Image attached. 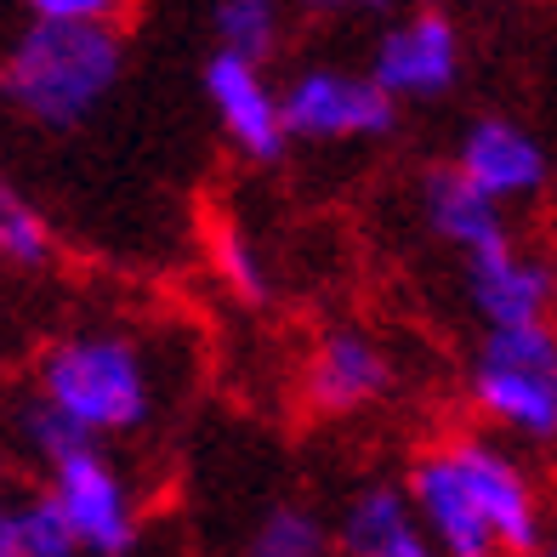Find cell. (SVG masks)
Wrapping results in <instances>:
<instances>
[{
  "label": "cell",
  "mask_w": 557,
  "mask_h": 557,
  "mask_svg": "<svg viewBox=\"0 0 557 557\" xmlns=\"http://www.w3.org/2000/svg\"><path fill=\"white\" fill-rule=\"evenodd\" d=\"M398 490L444 557H523L552 535L535 467L484 426L421 444Z\"/></svg>",
  "instance_id": "1"
},
{
  "label": "cell",
  "mask_w": 557,
  "mask_h": 557,
  "mask_svg": "<svg viewBox=\"0 0 557 557\" xmlns=\"http://www.w3.org/2000/svg\"><path fill=\"white\" fill-rule=\"evenodd\" d=\"M35 398L58 410L86 444L137 438L160 416V370L132 331L120 324H81L46 342L35 364Z\"/></svg>",
  "instance_id": "2"
},
{
  "label": "cell",
  "mask_w": 557,
  "mask_h": 557,
  "mask_svg": "<svg viewBox=\"0 0 557 557\" xmlns=\"http://www.w3.org/2000/svg\"><path fill=\"white\" fill-rule=\"evenodd\" d=\"M125 74L120 23H23L0 58V97L40 132H81Z\"/></svg>",
  "instance_id": "3"
},
{
  "label": "cell",
  "mask_w": 557,
  "mask_h": 557,
  "mask_svg": "<svg viewBox=\"0 0 557 557\" xmlns=\"http://www.w3.org/2000/svg\"><path fill=\"white\" fill-rule=\"evenodd\" d=\"M467 410L512 449H557V324L478 331L461 370Z\"/></svg>",
  "instance_id": "4"
},
{
  "label": "cell",
  "mask_w": 557,
  "mask_h": 557,
  "mask_svg": "<svg viewBox=\"0 0 557 557\" xmlns=\"http://www.w3.org/2000/svg\"><path fill=\"white\" fill-rule=\"evenodd\" d=\"M46 495L81 541V557H132L143 546V500L109 444H81L46 467Z\"/></svg>",
  "instance_id": "5"
},
{
  "label": "cell",
  "mask_w": 557,
  "mask_h": 557,
  "mask_svg": "<svg viewBox=\"0 0 557 557\" xmlns=\"http://www.w3.org/2000/svg\"><path fill=\"white\" fill-rule=\"evenodd\" d=\"M278 109H285L290 143H313V148L382 143L398 125V103L364 69H347V63H301L278 86Z\"/></svg>",
  "instance_id": "6"
},
{
  "label": "cell",
  "mask_w": 557,
  "mask_h": 557,
  "mask_svg": "<svg viewBox=\"0 0 557 557\" xmlns=\"http://www.w3.org/2000/svg\"><path fill=\"white\" fill-rule=\"evenodd\" d=\"M398 393V352L370 324H324L296 364V398L319 421H347Z\"/></svg>",
  "instance_id": "7"
},
{
  "label": "cell",
  "mask_w": 557,
  "mask_h": 557,
  "mask_svg": "<svg viewBox=\"0 0 557 557\" xmlns=\"http://www.w3.org/2000/svg\"><path fill=\"white\" fill-rule=\"evenodd\" d=\"M461 69H467V40H461V23L444 7H410V12L387 17L375 29L370 63H364V74L398 109L449 97L461 86Z\"/></svg>",
  "instance_id": "8"
},
{
  "label": "cell",
  "mask_w": 557,
  "mask_h": 557,
  "mask_svg": "<svg viewBox=\"0 0 557 557\" xmlns=\"http://www.w3.org/2000/svg\"><path fill=\"white\" fill-rule=\"evenodd\" d=\"M461 301L478 331H535L557 324V262L518 234L461 262Z\"/></svg>",
  "instance_id": "9"
},
{
  "label": "cell",
  "mask_w": 557,
  "mask_h": 557,
  "mask_svg": "<svg viewBox=\"0 0 557 557\" xmlns=\"http://www.w3.org/2000/svg\"><path fill=\"white\" fill-rule=\"evenodd\" d=\"M199 91L216 120L222 143L234 148L245 165H278L290 154V132H285V109H278V86L268 81L262 63L211 52L199 69Z\"/></svg>",
  "instance_id": "10"
},
{
  "label": "cell",
  "mask_w": 557,
  "mask_h": 557,
  "mask_svg": "<svg viewBox=\"0 0 557 557\" xmlns=\"http://www.w3.org/2000/svg\"><path fill=\"white\" fill-rule=\"evenodd\" d=\"M449 165L461 171L484 199H495L500 211L541 199L546 183H552L546 143L529 132L523 120H512V114H478V120H467L461 137H455Z\"/></svg>",
  "instance_id": "11"
},
{
  "label": "cell",
  "mask_w": 557,
  "mask_h": 557,
  "mask_svg": "<svg viewBox=\"0 0 557 557\" xmlns=\"http://www.w3.org/2000/svg\"><path fill=\"white\" fill-rule=\"evenodd\" d=\"M336 557H444L416 523L398 478H364L331 523Z\"/></svg>",
  "instance_id": "12"
},
{
  "label": "cell",
  "mask_w": 557,
  "mask_h": 557,
  "mask_svg": "<svg viewBox=\"0 0 557 557\" xmlns=\"http://www.w3.org/2000/svg\"><path fill=\"white\" fill-rule=\"evenodd\" d=\"M416 211H421L426 234H433L444 250H455V262H467V257H478V250H495V245L512 239V211H500L495 199H484L455 165L421 171Z\"/></svg>",
  "instance_id": "13"
},
{
  "label": "cell",
  "mask_w": 557,
  "mask_h": 557,
  "mask_svg": "<svg viewBox=\"0 0 557 557\" xmlns=\"http://www.w3.org/2000/svg\"><path fill=\"white\" fill-rule=\"evenodd\" d=\"M239 557H336L331 518H324L313 500L278 495V500H268L262 512L250 518Z\"/></svg>",
  "instance_id": "14"
},
{
  "label": "cell",
  "mask_w": 557,
  "mask_h": 557,
  "mask_svg": "<svg viewBox=\"0 0 557 557\" xmlns=\"http://www.w3.org/2000/svg\"><path fill=\"white\" fill-rule=\"evenodd\" d=\"M58 262V234L46 211L23 194L12 176H0V268L12 273H40Z\"/></svg>",
  "instance_id": "15"
},
{
  "label": "cell",
  "mask_w": 557,
  "mask_h": 557,
  "mask_svg": "<svg viewBox=\"0 0 557 557\" xmlns=\"http://www.w3.org/2000/svg\"><path fill=\"white\" fill-rule=\"evenodd\" d=\"M211 35H216V52L268 69V58L285 40V0H216Z\"/></svg>",
  "instance_id": "16"
},
{
  "label": "cell",
  "mask_w": 557,
  "mask_h": 557,
  "mask_svg": "<svg viewBox=\"0 0 557 557\" xmlns=\"http://www.w3.org/2000/svg\"><path fill=\"white\" fill-rule=\"evenodd\" d=\"M211 268L222 278V290L234 296V301H245V308H262V301L273 296V273L262 262L257 239H250L239 222H222L216 234H211Z\"/></svg>",
  "instance_id": "17"
},
{
  "label": "cell",
  "mask_w": 557,
  "mask_h": 557,
  "mask_svg": "<svg viewBox=\"0 0 557 557\" xmlns=\"http://www.w3.org/2000/svg\"><path fill=\"white\" fill-rule=\"evenodd\" d=\"M12 529H17V557H81V541L52 506V495L35 490L12 500Z\"/></svg>",
  "instance_id": "18"
},
{
  "label": "cell",
  "mask_w": 557,
  "mask_h": 557,
  "mask_svg": "<svg viewBox=\"0 0 557 557\" xmlns=\"http://www.w3.org/2000/svg\"><path fill=\"white\" fill-rule=\"evenodd\" d=\"M17 444H23V455H29V461L46 472V467H58L69 449H81L86 438L74 433V426H69L58 410H46L40 398H29V404L17 410Z\"/></svg>",
  "instance_id": "19"
},
{
  "label": "cell",
  "mask_w": 557,
  "mask_h": 557,
  "mask_svg": "<svg viewBox=\"0 0 557 557\" xmlns=\"http://www.w3.org/2000/svg\"><path fill=\"white\" fill-rule=\"evenodd\" d=\"M29 23H120L125 0H17Z\"/></svg>",
  "instance_id": "20"
},
{
  "label": "cell",
  "mask_w": 557,
  "mask_h": 557,
  "mask_svg": "<svg viewBox=\"0 0 557 557\" xmlns=\"http://www.w3.org/2000/svg\"><path fill=\"white\" fill-rule=\"evenodd\" d=\"M296 7L313 17H387L398 0H296Z\"/></svg>",
  "instance_id": "21"
},
{
  "label": "cell",
  "mask_w": 557,
  "mask_h": 557,
  "mask_svg": "<svg viewBox=\"0 0 557 557\" xmlns=\"http://www.w3.org/2000/svg\"><path fill=\"white\" fill-rule=\"evenodd\" d=\"M0 557H17V529H12V500H0Z\"/></svg>",
  "instance_id": "22"
},
{
  "label": "cell",
  "mask_w": 557,
  "mask_h": 557,
  "mask_svg": "<svg viewBox=\"0 0 557 557\" xmlns=\"http://www.w3.org/2000/svg\"><path fill=\"white\" fill-rule=\"evenodd\" d=\"M523 557H557V535H546V541H541L535 552H523Z\"/></svg>",
  "instance_id": "23"
}]
</instances>
